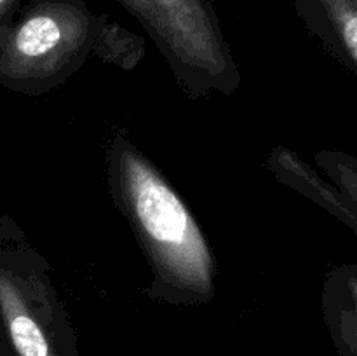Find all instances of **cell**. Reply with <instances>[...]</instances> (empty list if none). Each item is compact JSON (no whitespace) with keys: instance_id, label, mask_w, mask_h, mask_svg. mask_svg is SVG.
Here are the masks:
<instances>
[{"instance_id":"cell-1","label":"cell","mask_w":357,"mask_h":356,"mask_svg":"<svg viewBox=\"0 0 357 356\" xmlns=\"http://www.w3.org/2000/svg\"><path fill=\"white\" fill-rule=\"evenodd\" d=\"M105 178L152 274L145 295L178 307L211 304L218 264L208 237L176 188L124 129H114L108 140Z\"/></svg>"},{"instance_id":"cell-2","label":"cell","mask_w":357,"mask_h":356,"mask_svg":"<svg viewBox=\"0 0 357 356\" xmlns=\"http://www.w3.org/2000/svg\"><path fill=\"white\" fill-rule=\"evenodd\" d=\"M96 16L82 0H33L0 24V87L42 96L93 56Z\"/></svg>"},{"instance_id":"cell-3","label":"cell","mask_w":357,"mask_h":356,"mask_svg":"<svg viewBox=\"0 0 357 356\" xmlns=\"http://www.w3.org/2000/svg\"><path fill=\"white\" fill-rule=\"evenodd\" d=\"M0 335L10 356H80L47 260L7 215L0 216Z\"/></svg>"},{"instance_id":"cell-4","label":"cell","mask_w":357,"mask_h":356,"mask_svg":"<svg viewBox=\"0 0 357 356\" xmlns=\"http://www.w3.org/2000/svg\"><path fill=\"white\" fill-rule=\"evenodd\" d=\"M155 13L153 42L190 100L232 96L241 72L209 0H150Z\"/></svg>"},{"instance_id":"cell-5","label":"cell","mask_w":357,"mask_h":356,"mask_svg":"<svg viewBox=\"0 0 357 356\" xmlns=\"http://www.w3.org/2000/svg\"><path fill=\"white\" fill-rule=\"evenodd\" d=\"M310 34L344 70L357 73V0H298Z\"/></svg>"},{"instance_id":"cell-6","label":"cell","mask_w":357,"mask_h":356,"mask_svg":"<svg viewBox=\"0 0 357 356\" xmlns=\"http://www.w3.org/2000/svg\"><path fill=\"white\" fill-rule=\"evenodd\" d=\"M265 166L274 175L275 180L316 202L357 234V205L349 201L330 181L317 175L298 154L282 145H275L268 152Z\"/></svg>"},{"instance_id":"cell-7","label":"cell","mask_w":357,"mask_h":356,"mask_svg":"<svg viewBox=\"0 0 357 356\" xmlns=\"http://www.w3.org/2000/svg\"><path fill=\"white\" fill-rule=\"evenodd\" d=\"M323 316L340 356H357V265H337L323 283Z\"/></svg>"},{"instance_id":"cell-8","label":"cell","mask_w":357,"mask_h":356,"mask_svg":"<svg viewBox=\"0 0 357 356\" xmlns=\"http://www.w3.org/2000/svg\"><path fill=\"white\" fill-rule=\"evenodd\" d=\"M146 52V42L142 35L132 34L107 14L96 16L94 24L93 56L105 65L131 72L139 65Z\"/></svg>"},{"instance_id":"cell-9","label":"cell","mask_w":357,"mask_h":356,"mask_svg":"<svg viewBox=\"0 0 357 356\" xmlns=\"http://www.w3.org/2000/svg\"><path fill=\"white\" fill-rule=\"evenodd\" d=\"M316 164L326 175L328 181L351 202L357 205V161L342 150H321L316 154Z\"/></svg>"},{"instance_id":"cell-10","label":"cell","mask_w":357,"mask_h":356,"mask_svg":"<svg viewBox=\"0 0 357 356\" xmlns=\"http://www.w3.org/2000/svg\"><path fill=\"white\" fill-rule=\"evenodd\" d=\"M117 2L122 3L139 21V24L149 31L153 40L157 34V21L150 0H117Z\"/></svg>"},{"instance_id":"cell-11","label":"cell","mask_w":357,"mask_h":356,"mask_svg":"<svg viewBox=\"0 0 357 356\" xmlns=\"http://www.w3.org/2000/svg\"><path fill=\"white\" fill-rule=\"evenodd\" d=\"M14 2H16V0H0V24L3 23V17L9 13Z\"/></svg>"},{"instance_id":"cell-12","label":"cell","mask_w":357,"mask_h":356,"mask_svg":"<svg viewBox=\"0 0 357 356\" xmlns=\"http://www.w3.org/2000/svg\"><path fill=\"white\" fill-rule=\"evenodd\" d=\"M0 356H10L9 349H7V346H6V342H3L2 335H0Z\"/></svg>"}]
</instances>
